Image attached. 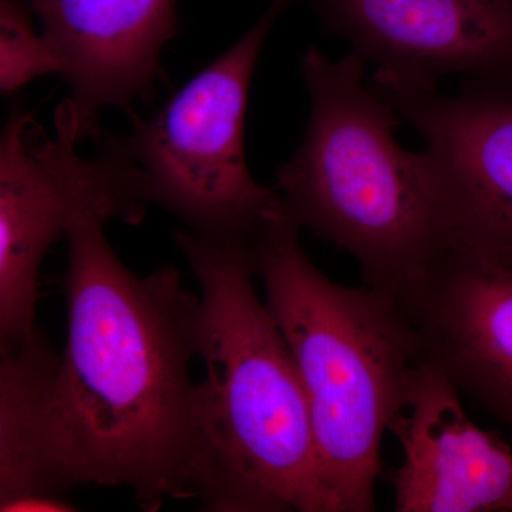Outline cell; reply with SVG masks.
<instances>
[{"label": "cell", "instance_id": "cell-1", "mask_svg": "<svg viewBox=\"0 0 512 512\" xmlns=\"http://www.w3.org/2000/svg\"><path fill=\"white\" fill-rule=\"evenodd\" d=\"M84 221L67 234V343L52 400L53 450L67 490L123 487L143 511L201 500L211 464L198 357L200 298L174 266L133 274Z\"/></svg>", "mask_w": 512, "mask_h": 512}, {"label": "cell", "instance_id": "cell-2", "mask_svg": "<svg viewBox=\"0 0 512 512\" xmlns=\"http://www.w3.org/2000/svg\"><path fill=\"white\" fill-rule=\"evenodd\" d=\"M365 67L352 52L330 60L306 50L311 117L275 188L289 220L346 249L363 285L396 303L439 258L456 221L439 165L426 148L397 143L402 120L363 82Z\"/></svg>", "mask_w": 512, "mask_h": 512}, {"label": "cell", "instance_id": "cell-3", "mask_svg": "<svg viewBox=\"0 0 512 512\" xmlns=\"http://www.w3.org/2000/svg\"><path fill=\"white\" fill-rule=\"evenodd\" d=\"M174 238L200 286L198 357L211 464L201 510L333 512L301 375L256 295L249 244L187 228Z\"/></svg>", "mask_w": 512, "mask_h": 512}, {"label": "cell", "instance_id": "cell-4", "mask_svg": "<svg viewBox=\"0 0 512 512\" xmlns=\"http://www.w3.org/2000/svg\"><path fill=\"white\" fill-rule=\"evenodd\" d=\"M299 232L284 210L266 221L252 268L301 375L333 512L375 511L384 433L406 409L419 346L392 299L330 281Z\"/></svg>", "mask_w": 512, "mask_h": 512}, {"label": "cell", "instance_id": "cell-5", "mask_svg": "<svg viewBox=\"0 0 512 512\" xmlns=\"http://www.w3.org/2000/svg\"><path fill=\"white\" fill-rule=\"evenodd\" d=\"M293 0H272L241 39L190 80L150 120L120 137L146 177L153 204L188 231L251 242L282 211L275 187L256 183L245 154L249 84L269 30Z\"/></svg>", "mask_w": 512, "mask_h": 512}, {"label": "cell", "instance_id": "cell-6", "mask_svg": "<svg viewBox=\"0 0 512 512\" xmlns=\"http://www.w3.org/2000/svg\"><path fill=\"white\" fill-rule=\"evenodd\" d=\"M55 127L52 138L32 111L16 104L0 140V352L37 329L40 268L55 242L84 221L140 224L153 204L120 138L86 158L60 106Z\"/></svg>", "mask_w": 512, "mask_h": 512}, {"label": "cell", "instance_id": "cell-7", "mask_svg": "<svg viewBox=\"0 0 512 512\" xmlns=\"http://www.w3.org/2000/svg\"><path fill=\"white\" fill-rule=\"evenodd\" d=\"M396 305L416 335L420 362L512 436V241L454 232Z\"/></svg>", "mask_w": 512, "mask_h": 512}, {"label": "cell", "instance_id": "cell-8", "mask_svg": "<svg viewBox=\"0 0 512 512\" xmlns=\"http://www.w3.org/2000/svg\"><path fill=\"white\" fill-rule=\"evenodd\" d=\"M320 22L375 66L373 84L512 87V0H311Z\"/></svg>", "mask_w": 512, "mask_h": 512}, {"label": "cell", "instance_id": "cell-9", "mask_svg": "<svg viewBox=\"0 0 512 512\" xmlns=\"http://www.w3.org/2000/svg\"><path fill=\"white\" fill-rule=\"evenodd\" d=\"M72 97L60 106L77 140L99 133L101 110L150 101L161 52L177 35V0H26Z\"/></svg>", "mask_w": 512, "mask_h": 512}, {"label": "cell", "instance_id": "cell-10", "mask_svg": "<svg viewBox=\"0 0 512 512\" xmlns=\"http://www.w3.org/2000/svg\"><path fill=\"white\" fill-rule=\"evenodd\" d=\"M389 431L403 448L392 477L397 512H512L510 444L470 420L439 370L420 362Z\"/></svg>", "mask_w": 512, "mask_h": 512}, {"label": "cell", "instance_id": "cell-11", "mask_svg": "<svg viewBox=\"0 0 512 512\" xmlns=\"http://www.w3.org/2000/svg\"><path fill=\"white\" fill-rule=\"evenodd\" d=\"M372 87L426 141L456 231L512 241V87L464 83L451 96Z\"/></svg>", "mask_w": 512, "mask_h": 512}, {"label": "cell", "instance_id": "cell-12", "mask_svg": "<svg viewBox=\"0 0 512 512\" xmlns=\"http://www.w3.org/2000/svg\"><path fill=\"white\" fill-rule=\"evenodd\" d=\"M0 360V511L72 512L52 436L59 355L39 328Z\"/></svg>", "mask_w": 512, "mask_h": 512}, {"label": "cell", "instance_id": "cell-13", "mask_svg": "<svg viewBox=\"0 0 512 512\" xmlns=\"http://www.w3.org/2000/svg\"><path fill=\"white\" fill-rule=\"evenodd\" d=\"M26 0H0V92L9 96L43 74L60 73L59 60L37 35Z\"/></svg>", "mask_w": 512, "mask_h": 512}]
</instances>
